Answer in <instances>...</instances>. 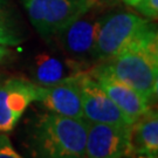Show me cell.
I'll list each match as a JSON object with an SVG mask.
<instances>
[{"label":"cell","mask_w":158,"mask_h":158,"mask_svg":"<svg viewBox=\"0 0 158 158\" xmlns=\"http://www.w3.org/2000/svg\"><path fill=\"white\" fill-rule=\"evenodd\" d=\"M102 63L116 79L131 87L151 106L158 88V34L152 25L123 51Z\"/></svg>","instance_id":"1"},{"label":"cell","mask_w":158,"mask_h":158,"mask_svg":"<svg viewBox=\"0 0 158 158\" xmlns=\"http://www.w3.org/2000/svg\"><path fill=\"white\" fill-rule=\"evenodd\" d=\"M88 121L48 113L34 122L27 136L32 158H87Z\"/></svg>","instance_id":"2"},{"label":"cell","mask_w":158,"mask_h":158,"mask_svg":"<svg viewBox=\"0 0 158 158\" xmlns=\"http://www.w3.org/2000/svg\"><path fill=\"white\" fill-rule=\"evenodd\" d=\"M153 23L132 12H115L101 18L95 44V62H104L123 51Z\"/></svg>","instance_id":"3"},{"label":"cell","mask_w":158,"mask_h":158,"mask_svg":"<svg viewBox=\"0 0 158 158\" xmlns=\"http://www.w3.org/2000/svg\"><path fill=\"white\" fill-rule=\"evenodd\" d=\"M100 11H88L72 19L54 36L67 59L88 70L95 62V44L101 23Z\"/></svg>","instance_id":"4"},{"label":"cell","mask_w":158,"mask_h":158,"mask_svg":"<svg viewBox=\"0 0 158 158\" xmlns=\"http://www.w3.org/2000/svg\"><path fill=\"white\" fill-rule=\"evenodd\" d=\"M132 125L88 122L85 157L124 158L135 155L131 147Z\"/></svg>","instance_id":"5"},{"label":"cell","mask_w":158,"mask_h":158,"mask_svg":"<svg viewBox=\"0 0 158 158\" xmlns=\"http://www.w3.org/2000/svg\"><path fill=\"white\" fill-rule=\"evenodd\" d=\"M34 28L44 39H52L77 17L76 0H21Z\"/></svg>","instance_id":"6"},{"label":"cell","mask_w":158,"mask_h":158,"mask_svg":"<svg viewBox=\"0 0 158 158\" xmlns=\"http://www.w3.org/2000/svg\"><path fill=\"white\" fill-rule=\"evenodd\" d=\"M79 82L83 118L94 123H106L123 127L134 124L110 100V97L104 93L97 81L88 72H83L80 75Z\"/></svg>","instance_id":"7"},{"label":"cell","mask_w":158,"mask_h":158,"mask_svg":"<svg viewBox=\"0 0 158 158\" xmlns=\"http://www.w3.org/2000/svg\"><path fill=\"white\" fill-rule=\"evenodd\" d=\"M38 85L23 77L0 81V132H10L32 102L36 101Z\"/></svg>","instance_id":"8"},{"label":"cell","mask_w":158,"mask_h":158,"mask_svg":"<svg viewBox=\"0 0 158 158\" xmlns=\"http://www.w3.org/2000/svg\"><path fill=\"white\" fill-rule=\"evenodd\" d=\"M87 72L97 81V83L110 97V100L132 123H135L136 119L139 118L151 108V106L137 91L116 79L102 63H96Z\"/></svg>","instance_id":"9"},{"label":"cell","mask_w":158,"mask_h":158,"mask_svg":"<svg viewBox=\"0 0 158 158\" xmlns=\"http://www.w3.org/2000/svg\"><path fill=\"white\" fill-rule=\"evenodd\" d=\"M81 74L51 87L38 85L36 101L41 102L53 114L72 118H83L79 82Z\"/></svg>","instance_id":"10"},{"label":"cell","mask_w":158,"mask_h":158,"mask_svg":"<svg viewBox=\"0 0 158 158\" xmlns=\"http://www.w3.org/2000/svg\"><path fill=\"white\" fill-rule=\"evenodd\" d=\"M87 72L79 63L67 57L61 59L51 53H41L34 57L31 74L32 82L40 87H51L64 80Z\"/></svg>","instance_id":"11"},{"label":"cell","mask_w":158,"mask_h":158,"mask_svg":"<svg viewBox=\"0 0 158 158\" xmlns=\"http://www.w3.org/2000/svg\"><path fill=\"white\" fill-rule=\"evenodd\" d=\"M131 147L135 153L157 157L158 155V116L150 108L131 128Z\"/></svg>","instance_id":"12"},{"label":"cell","mask_w":158,"mask_h":158,"mask_svg":"<svg viewBox=\"0 0 158 158\" xmlns=\"http://www.w3.org/2000/svg\"><path fill=\"white\" fill-rule=\"evenodd\" d=\"M21 44V36L14 23L8 0H0V46L13 47Z\"/></svg>","instance_id":"13"},{"label":"cell","mask_w":158,"mask_h":158,"mask_svg":"<svg viewBox=\"0 0 158 158\" xmlns=\"http://www.w3.org/2000/svg\"><path fill=\"white\" fill-rule=\"evenodd\" d=\"M118 0H76L77 4V15L88 11H102L109 6H113Z\"/></svg>","instance_id":"14"},{"label":"cell","mask_w":158,"mask_h":158,"mask_svg":"<svg viewBox=\"0 0 158 158\" xmlns=\"http://www.w3.org/2000/svg\"><path fill=\"white\" fill-rule=\"evenodd\" d=\"M138 13L149 20H155L158 17V0H141L135 6Z\"/></svg>","instance_id":"15"},{"label":"cell","mask_w":158,"mask_h":158,"mask_svg":"<svg viewBox=\"0 0 158 158\" xmlns=\"http://www.w3.org/2000/svg\"><path fill=\"white\" fill-rule=\"evenodd\" d=\"M0 158H23L13 148L10 137L5 132L0 134Z\"/></svg>","instance_id":"16"},{"label":"cell","mask_w":158,"mask_h":158,"mask_svg":"<svg viewBox=\"0 0 158 158\" xmlns=\"http://www.w3.org/2000/svg\"><path fill=\"white\" fill-rule=\"evenodd\" d=\"M12 52L10 48H7L6 46H0V62L7 60L8 57H11Z\"/></svg>","instance_id":"17"},{"label":"cell","mask_w":158,"mask_h":158,"mask_svg":"<svg viewBox=\"0 0 158 158\" xmlns=\"http://www.w3.org/2000/svg\"><path fill=\"white\" fill-rule=\"evenodd\" d=\"M127 5H129V6H131V7H135L141 0H123Z\"/></svg>","instance_id":"18"},{"label":"cell","mask_w":158,"mask_h":158,"mask_svg":"<svg viewBox=\"0 0 158 158\" xmlns=\"http://www.w3.org/2000/svg\"><path fill=\"white\" fill-rule=\"evenodd\" d=\"M138 158H157V157H153V156H147V155H139Z\"/></svg>","instance_id":"19"},{"label":"cell","mask_w":158,"mask_h":158,"mask_svg":"<svg viewBox=\"0 0 158 158\" xmlns=\"http://www.w3.org/2000/svg\"><path fill=\"white\" fill-rule=\"evenodd\" d=\"M4 79H5V77H4V75H2V74L0 73V81H2Z\"/></svg>","instance_id":"20"}]
</instances>
